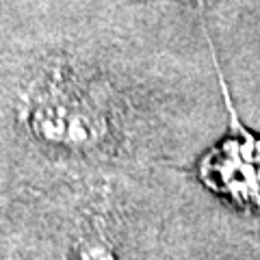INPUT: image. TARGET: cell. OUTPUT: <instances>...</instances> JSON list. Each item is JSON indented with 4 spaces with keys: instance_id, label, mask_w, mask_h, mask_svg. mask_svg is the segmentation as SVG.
<instances>
[{
    "instance_id": "cell-1",
    "label": "cell",
    "mask_w": 260,
    "mask_h": 260,
    "mask_svg": "<svg viewBox=\"0 0 260 260\" xmlns=\"http://www.w3.org/2000/svg\"><path fill=\"white\" fill-rule=\"evenodd\" d=\"M217 72L230 126L223 139L200 158L198 176L210 193L230 206L247 215H260V137L241 121L221 70L217 68Z\"/></svg>"
}]
</instances>
